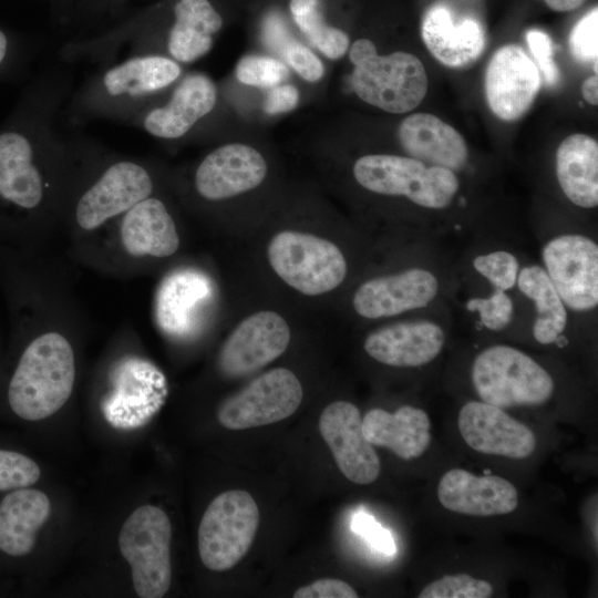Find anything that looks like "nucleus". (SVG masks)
I'll return each instance as SVG.
<instances>
[{
	"label": "nucleus",
	"instance_id": "nucleus-30",
	"mask_svg": "<svg viewBox=\"0 0 598 598\" xmlns=\"http://www.w3.org/2000/svg\"><path fill=\"white\" fill-rule=\"evenodd\" d=\"M179 74L181 68L173 59L162 55L136 56L106 71L103 85L112 96H140L166 87Z\"/></svg>",
	"mask_w": 598,
	"mask_h": 598
},
{
	"label": "nucleus",
	"instance_id": "nucleus-42",
	"mask_svg": "<svg viewBox=\"0 0 598 598\" xmlns=\"http://www.w3.org/2000/svg\"><path fill=\"white\" fill-rule=\"evenodd\" d=\"M295 598H357L358 592L346 581L336 578L318 579L298 588Z\"/></svg>",
	"mask_w": 598,
	"mask_h": 598
},
{
	"label": "nucleus",
	"instance_id": "nucleus-17",
	"mask_svg": "<svg viewBox=\"0 0 598 598\" xmlns=\"http://www.w3.org/2000/svg\"><path fill=\"white\" fill-rule=\"evenodd\" d=\"M267 174L264 156L254 147L231 143L209 153L195 174V187L209 200L230 198L259 186Z\"/></svg>",
	"mask_w": 598,
	"mask_h": 598
},
{
	"label": "nucleus",
	"instance_id": "nucleus-35",
	"mask_svg": "<svg viewBox=\"0 0 598 598\" xmlns=\"http://www.w3.org/2000/svg\"><path fill=\"white\" fill-rule=\"evenodd\" d=\"M475 270L486 278L495 289H512L518 276L519 264L516 257L505 250H497L474 258Z\"/></svg>",
	"mask_w": 598,
	"mask_h": 598
},
{
	"label": "nucleus",
	"instance_id": "nucleus-36",
	"mask_svg": "<svg viewBox=\"0 0 598 598\" xmlns=\"http://www.w3.org/2000/svg\"><path fill=\"white\" fill-rule=\"evenodd\" d=\"M40 468L30 457L0 450V491L33 485L40 478Z\"/></svg>",
	"mask_w": 598,
	"mask_h": 598
},
{
	"label": "nucleus",
	"instance_id": "nucleus-4",
	"mask_svg": "<svg viewBox=\"0 0 598 598\" xmlns=\"http://www.w3.org/2000/svg\"><path fill=\"white\" fill-rule=\"evenodd\" d=\"M472 382L485 403L497 408L539 405L554 391L550 374L534 359L509 346H492L474 360Z\"/></svg>",
	"mask_w": 598,
	"mask_h": 598
},
{
	"label": "nucleus",
	"instance_id": "nucleus-25",
	"mask_svg": "<svg viewBox=\"0 0 598 598\" xmlns=\"http://www.w3.org/2000/svg\"><path fill=\"white\" fill-rule=\"evenodd\" d=\"M556 176L565 196L582 208L598 205V143L585 134L567 136L556 152Z\"/></svg>",
	"mask_w": 598,
	"mask_h": 598
},
{
	"label": "nucleus",
	"instance_id": "nucleus-3",
	"mask_svg": "<svg viewBox=\"0 0 598 598\" xmlns=\"http://www.w3.org/2000/svg\"><path fill=\"white\" fill-rule=\"evenodd\" d=\"M353 175L370 192L404 196L421 207L433 209L447 207L460 187L453 171L398 155L362 156L353 165Z\"/></svg>",
	"mask_w": 598,
	"mask_h": 598
},
{
	"label": "nucleus",
	"instance_id": "nucleus-38",
	"mask_svg": "<svg viewBox=\"0 0 598 598\" xmlns=\"http://www.w3.org/2000/svg\"><path fill=\"white\" fill-rule=\"evenodd\" d=\"M598 8L595 7L574 27L569 35V49L580 62L598 60Z\"/></svg>",
	"mask_w": 598,
	"mask_h": 598
},
{
	"label": "nucleus",
	"instance_id": "nucleus-21",
	"mask_svg": "<svg viewBox=\"0 0 598 598\" xmlns=\"http://www.w3.org/2000/svg\"><path fill=\"white\" fill-rule=\"evenodd\" d=\"M398 136L405 153L426 165L454 172L467 163L468 147L463 136L433 114L414 113L405 117Z\"/></svg>",
	"mask_w": 598,
	"mask_h": 598
},
{
	"label": "nucleus",
	"instance_id": "nucleus-44",
	"mask_svg": "<svg viewBox=\"0 0 598 598\" xmlns=\"http://www.w3.org/2000/svg\"><path fill=\"white\" fill-rule=\"evenodd\" d=\"M265 44L277 53L282 54L285 48L292 41L283 21L276 14L266 18L262 24Z\"/></svg>",
	"mask_w": 598,
	"mask_h": 598
},
{
	"label": "nucleus",
	"instance_id": "nucleus-14",
	"mask_svg": "<svg viewBox=\"0 0 598 598\" xmlns=\"http://www.w3.org/2000/svg\"><path fill=\"white\" fill-rule=\"evenodd\" d=\"M437 291L435 275L413 267L367 280L354 292L352 305L359 316L379 319L426 307Z\"/></svg>",
	"mask_w": 598,
	"mask_h": 598
},
{
	"label": "nucleus",
	"instance_id": "nucleus-18",
	"mask_svg": "<svg viewBox=\"0 0 598 598\" xmlns=\"http://www.w3.org/2000/svg\"><path fill=\"white\" fill-rule=\"evenodd\" d=\"M441 505L468 516H496L514 512L518 495L514 485L496 475L477 476L465 470L446 472L437 485Z\"/></svg>",
	"mask_w": 598,
	"mask_h": 598
},
{
	"label": "nucleus",
	"instance_id": "nucleus-12",
	"mask_svg": "<svg viewBox=\"0 0 598 598\" xmlns=\"http://www.w3.org/2000/svg\"><path fill=\"white\" fill-rule=\"evenodd\" d=\"M318 426L337 466L349 481L367 485L379 477L380 458L363 435L361 414L354 404L330 403L321 412Z\"/></svg>",
	"mask_w": 598,
	"mask_h": 598
},
{
	"label": "nucleus",
	"instance_id": "nucleus-40",
	"mask_svg": "<svg viewBox=\"0 0 598 598\" xmlns=\"http://www.w3.org/2000/svg\"><path fill=\"white\" fill-rule=\"evenodd\" d=\"M282 55L288 64L306 81L317 82L324 73L320 59L299 42L291 41L285 48Z\"/></svg>",
	"mask_w": 598,
	"mask_h": 598
},
{
	"label": "nucleus",
	"instance_id": "nucleus-43",
	"mask_svg": "<svg viewBox=\"0 0 598 598\" xmlns=\"http://www.w3.org/2000/svg\"><path fill=\"white\" fill-rule=\"evenodd\" d=\"M299 102V91L290 84L276 85L270 90L264 103L267 114L276 115L293 110Z\"/></svg>",
	"mask_w": 598,
	"mask_h": 598
},
{
	"label": "nucleus",
	"instance_id": "nucleus-20",
	"mask_svg": "<svg viewBox=\"0 0 598 598\" xmlns=\"http://www.w3.org/2000/svg\"><path fill=\"white\" fill-rule=\"evenodd\" d=\"M421 34L431 54L442 64L461 69L474 63L486 44L485 31L473 17H455L442 3L424 14Z\"/></svg>",
	"mask_w": 598,
	"mask_h": 598
},
{
	"label": "nucleus",
	"instance_id": "nucleus-32",
	"mask_svg": "<svg viewBox=\"0 0 598 598\" xmlns=\"http://www.w3.org/2000/svg\"><path fill=\"white\" fill-rule=\"evenodd\" d=\"M289 8L296 24L322 54L331 60L346 54L349 38L342 30L327 24L321 0H290Z\"/></svg>",
	"mask_w": 598,
	"mask_h": 598
},
{
	"label": "nucleus",
	"instance_id": "nucleus-2",
	"mask_svg": "<svg viewBox=\"0 0 598 598\" xmlns=\"http://www.w3.org/2000/svg\"><path fill=\"white\" fill-rule=\"evenodd\" d=\"M349 59L354 65L352 89L370 105L400 114L414 110L426 95L424 65L411 53L379 55L372 41L359 39L351 45Z\"/></svg>",
	"mask_w": 598,
	"mask_h": 598
},
{
	"label": "nucleus",
	"instance_id": "nucleus-8",
	"mask_svg": "<svg viewBox=\"0 0 598 598\" xmlns=\"http://www.w3.org/2000/svg\"><path fill=\"white\" fill-rule=\"evenodd\" d=\"M110 382L111 388L101 409L107 422L122 430L148 423L164 405L168 393L163 372L140 357L118 360L112 369Z\"/></svg>",
	"mask_w": 598,
	"mask_h": 598
},
{
	"label": "nucleus",
	"instance_id": "nucleus-29",
	"mask_svg": "<svg viewBox=\"0 0 598 598\" xmlns=\"http://www.w3.org/2000/svg\"><path fill=\"white\" fill-rule=\"evenodd\" d=\"M174 14L167 42L172 58L188 63L204 56L223 25L221 17L208 0H179Z\"/></svg>",
	"mask_w": 598,
	"mask_h": 598
},
{
	"label": "nucleus",
	"instance_id": "nucleus-24",
	"mask_svg": "<svg viewBox=\"0 0 598 598\" xmlns=\"http://www.w3.org/2000/svg\"><path fill=\"white\" fill-rule=\"evenodd\" d=\"M121 239L132 256L167 257L179 246L175 223L165 205L147 197L126 212Z\"/></svg>",
	"mask_w": 598,
	"mask_h": 598
},
{
	"label": "nucleus",
	"instance_id": "nucleus-46",
	"mask_svg": "<svg viewBox=\"0 0 598 598\" xmlns=\"http://www.w3.org/2000/svg\"><path fill=\"white\" fill-rule=\"evenodd\" d=\"M554 11L565 12L579 8L586 0H544Z\"/></svg>",
	"mask_w": 598,
	"mask_h": 598
},
{
	"label": "nucleus",
	"instance_id": "nucleus-7",
	"mask_svg": "<svg viewBox=\"0 0 598 598\" xmlns=\"http://www.w3.org/2000/svg\"><path fill=\"white\" fill-rule=\"evenodd\" d=\"M254 497L243 489L217 495L207 506L198 527V551L210 570L233 568L248 553L259 525Z\"/></svg>",
	"mask_w": 598,
	"mask_h": 598
},
{
	"label": "nucleus",
	"instance_id": "nucleus-28",
	"mask_svg": "<svg viewBox=\"0 0 598 598\" xmlns=\"http://www.w3.org/2000/svg\"><path fill=\"white\" fill-rule=\"evenodd\" d=\"M32 157L24 135L0 134V196L23 208H33L42 199V178Z\"/></svg>",
	"mask_w": 598,
	"mask_h": 598
},
{
	"label": "nucleus",
	"instance_id": "nucleus-26",
	"mask_svg": "<svg viewBox=\"0 0 598 598\" xmlns=\"http://www.w3.org/2000/svg\"><path fill=\"white\" fill-rule=\"evenodd\" d=\"M48 496L32 488H19L0 503V549L24 556L35 543V534L50 515Z\"/></svg>",
	"mask_w": 598,
	"mask_h": 598
},
{
	"label": "nucleus",
	"instance_id": "nucleus-34",
	"mask_svg": "<svg viewBox=\"0 0 598 598\" xmlns=\"http://www.w3.org/2000/svg\"><path fill=\"white\" fill-rule=\"evenodd\" d=\"M288 75V69L282 62L266 55H246L236 66L237 79L251 86L274 87L283 82Z\"/></svg>",
	"mask_w": 598,
	"mask_h": 598
},
{
	"label": "nucleus",
	"instance_id": "nucleus-5",
	"mask_svg": "<svg viewBox=\"0 0 598 598\" xmlns=\"http://www.w3.org/2000/svg\"><path fill=\"white\" fill-rule=\"evenodd\" d=\"M274 271L290 287L318 296L339 287L347 276L340 248L328 239L296 230L276 234L267 248Z\"/></svg>",
	"mask_w": 598,
	"mask_h": 598
},
{
	"label": "nucleus",
	"instance_id": "nucleus-19",
	"mask_svg": "<svg viewBox=\"0 0 598 598\" xmlns=\"http://www.w3.org/2000/svg\"><path fill=\"white\" fill-rule=\"evenodd\" d=\"M445 333L430 320L401 321L381 327L368 334L365 352L391 367H420L434 360L442 351Z\"/></svg>",
	"mask_w": 598,
	"mask_h": 598
},
{
	"label": "nucleus",
	"instance_id": "nucleus-45",
	"mask_svg": "<svg viewBox=\"0 0 598 598\" xmlns=\"http://www.w3.org/2000/svg\"><path fill=\"white\" fill-rule=\"evenodd\" d=\"M581 94L586 102L591 105L598 104V76L597 74L586 79L581 86Z\"/></svg>",
	"mask_w": 598,
	"mask_h": 598
},
{
	"label": "nucleus",
	"instance_id": "nucleus-39",
	"mask_svg": "<svg viewBox=\"0 0 598 598\" xmlns=\"http://www.w3.org/2000/svg\"><path fill=\"white\" fill-rule=\"evenodd\" d=\"M526 41L545 82L555 85L559 80V71L553 59L550 37L540 30H529L526 33Z\"/></svg>",
	"mask_w": 598,
	"mask_h": 598
},
{
	"label": "nucleus",
	"instance_id": "nucleus-31",
	"mask_svg": "<svg viewBox=\"0 0 598 598\" xmlns=\"http://www.w3.org/2000/svg\"><path fill=\"white\" fill-rule=\"evenodd\" d=\"M517 285L529 298L537 311L533 336L542 344L554 343L567 326V310L546 270L537 265L524 267L517 276Z\"/></svg>",
	"mask_w": 598,
	"mask_h": 598
},
{
	"label": "nucleus",
	"instance_id": "nucleus-13",
	"mask_svg": "<svg viewBox=\"0 0 598 598\" xmlns=\"http://www.w3.org/2000/svg\"><path fill=\"white\" fill-rule=\"evenodd\" d=\"M542 79L535 62L516 44L501 47L485 73V96L492 112L503 121H516L532 106Z\"/></svg>",
	"mask_w": 598,
	"mask_h": 598
},
{
	"label": "nucleus",
	"instance_id": "nucleus-27",
	"mask_svg": "<svg viewBox=\"0 0 598 598\" xmlns=\"http://www.w3.org/2000/svg\"><path fill=\"white\" fill-rule=\"evenodd\" d=\"M206 277L192 269H181L166 276L155 299L158 326L167 333L182 334L190 330L194 312L199 302L209 296Z\"/></svg>",
	"mask_w": 598,
	"mask_h": 598
},
{
	"label": "nucleus",
	"instance_id": "nucleus-11",
	"mask_svg": "<svg viewBox=\"0 0 598 598\" xmlns=\"http://www.w3.org/2000/svg\"><path fill=\"white\" fill-rule=\"evenodd\" d=\"M290 342L282 316L262 310L245 318L228 336L218 354L220 372L228 378L250 374L280 357Z\"/></svg>",
	"mask_w": 598,
	"mask_h": 598
},
{
	"label": "nucleus",
	"instance_id": "nucleus-1",
	"mask_svg": "<svg viewBox=\"0 0 598 598\" xmlns=\"http://www.w3.org/2000/svg\"><path fill=\"white\" fill-rule=\"evenodd\" d=\"M74 354L69 341L56 332L44 333L24 350L10 381L12 411L29 421L55 413L72 393Z\"/></svg>",
	"mask_w": 598,
	"mask_h": 598
},
{
	"label": "nucleus",
	"instance_id": "nucleus-37",
	"mask_svg": "<svg viewBox=\"0 0 598 598\" xmlns=\"http://www.w3.org/2000/svg\"><path fill=\"white\" fill-rule=\"evenodd\" d=\"M466 308L477 312L483 326L494 331L505 328L514 316V302L506 291L501 289H495L485 298L470 299Z\"/></svg>",
	"mask_w": 598,
	"mask_h": 598
},
{
	"label": "nucleus",
	"instance_id": "nucleus-15",
	"mask_svg": "<svg viewBox=\"0 0 598 598\" xmlns=\"http://www.w3.org/2000/svg\"><path fill=\"white\" fill-rule=\"evenodd\" d=\"M458 430L466 444L482 454L526 458L536 446L530 429L501 408L478 401L465 403L458 413Z\"/></svg>",
	"mask_w": 598,
	"mask_h": 598
},
{
	"label": "nucleus",
	"instance_id": "nucleus-9",
	"mask_svg": "<svg viewBox=\"0 0 598 598\" xmlns=\"http://www.w3.org/2000/svg\"><path fill=\"white\" fill-rule=\"evenodd\" d=\"M303 391L296 374L286 368L269 370L218 408L219 423L229 430H246L277 423L299 408Z\"/></svg>",
	"mask_w": 598,
	"mask_h": 598
},
{
	"label": "nucleus",
	"instance_id": "nucleus-47",
	"mask_svg": "<svg viewBox=\"0 0 598 598\" xmlns=\"http://www.w3.org/2000/svg\"><path fill=\"white\" fill-rule=\"evenodd\" d=\"M7 52V38L0 30V63L3 61Z\"/></svg>",
	"mask_w": 598,
	"mask_h": 598
},
{
	"label": "nucleus",
	"instance_id": "nucleus-16",
	"mask_svg": "<svg viewBox=\"0 0 598 598\" xmlns=\"http://www.w3.org/2000/svg\"><path fill=\"white\" fill-rule=\"evenodd\" d=\"M152 189L151 176L141 165L115 163L80 198L76 221L85 230L94 229L150 197Z\"/></svg>",
	"mask_w": 598,
	"mask_h": 598
},
{
	"label": "nucleus",
	"instance_id": "nucleus-33",
	"mask_svg": "<svg viewBox=\"0 0 598 598\" xmlns=\"http://www.w3.org/2000/svg\"><path fill=\"white\" fill-rule=\"evenodd\" d=\"M492 585L466 574L446 575L425 586L419 598H487Z\"/></svg>",
	"mask_w": 598,
	"mask_h": 598
},
{
	"label": "nucleus",
	"instance_id": "nucleus-10",
	"mask_svg": "<svg viewBox=\"0 0 598 598\" xmlns=\"http://www.w3.org/2000/svg\"><path fill=\"white\" fill-rule=\"evenodd\" d=\"M545 270L564 305L588 311L598 305V246L582 235L550 239L542 252Z\"/></svg>",
	"mask_w": 598,
	"mask_h": 598
},
{
	"label": "nucleus",
	"instance_id": "nucleus-6",
	"mask_svg": "<svg viewBox=\"0 0 598 598\" xmlns=\"http://www.w3.org/2000/svg\"><path fill=\"white\" fill-rule=\"evenodd\" d=\"M172 524L164 511L153 505L136 508L118 535L122 556L132 568L134 589L141 598H161L172 581Z\"/></svg>",
	"mask_w": 598,
	"mask_h": 598
},
{
	"label": "nucleus",
	"instance_id": "nucleus-22",
	"mask_svg": "<svg viewBox=\"0 0 598 598\" xmlns=\"http://www.w3.org/2000/svg\"><path fill=\"white\" fill-rule=\"evenodd\" d=\"M216 100V86L207 75L189 74L177 85L166 105L145 116L144 128L161 138L181 137L212 112Z\"/></svg>",
	"mask_w": 598,
	"mask_h": 598
},
{
	"label": "nucleus",
	"instance_id": "nucleus-41",
	"mask_svg": "<svg viewBox=\"0 0 598 598\" xmlns=\"http://www.w3.org/2000/svg\"><path fill=\"white\" fill-rule=\"evenodd\" d=\"M352 529L374 549L385 555L395 553V544L390 532L377 523L368 513L359 512L353 516Z\"/></svg>",
	"mask_w": 598,
	"mask_h": 598
},
{
	"label": "nucleus",
	"instance_id": "nucleus-23",
	"mask_svg": "<svg viewBox=\"0 0 598 598\" xmlns=\"http://www.w3.org/2000/svg\"><path fill=\"white\" fill-rule=\"evenodd\" d=\"M431 421L422 409L403 405L394 413L372 409L362 419L364 437L377 446L390 448L402 460L417 458L431 443Z\"/></svg>",
	"mask_w": 598,
	"mask_h": 598
}]
</instances>
